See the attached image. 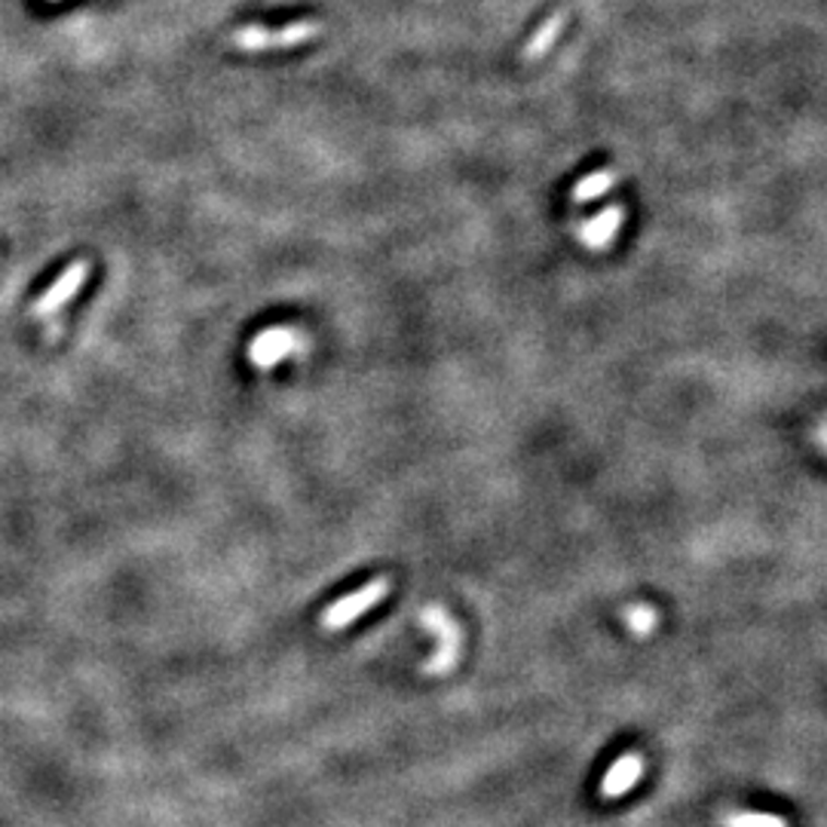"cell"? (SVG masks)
I'll use <instances>...</instances> for the list:
<instances>
[{
	"label": "cell",
	"mask_w": 827,
	"mask_h": 827,
	"mask_svg": "<svg viewBox=\"0 0 827 827\" xmlns=\"http://www.w3.org/2000/svg\"><path fill=\"white\" fill-rule=\"evenodd\" d=\"M723 827H788L779 815H766V812H739L733 818H726Z\"/></svg>",
	"instance_id": "obj_11"
},
{
	"label": "cell",
	"mask_w": 827,
	"mask_h": 827,
	"mask_svg": "<svg viewBox=\"0 0 827 827\" xmlns=\"http://www.w3.org/2000/svg\"><path fill=\"white\" fill-rule=\"evenodd\" d=\"M619 227H623V209H619V205H610L604 212H598L592 221L582 224L579 239H582L589 249H607Z\"/></svg>",
	"instance_id": "obj_7"
},
{
	"label": "cell",
	"mask_w": 827,
	"mask_h": 827,
	"mask_svg": "<svg viewBox=\"0 0 827 827\" xmlns=\"http://www.w3.org/2000/svg\"><path fill=\"white\" fill-rule=\"evenodd\" d=\"M640 776H643V757L635 754V751H628V754H623V757L607 769V776L601 781V796L616 800V796L628 794L640 781Z\"/></svg>",
	"instance_id": "obj_6"
},
{
	"label": "cell",
	"mask_w": 827,
	"mask_h": 827,
	"mask_svg": "<svg viewBox=\"0 0 827 827\" xmlns=\"http://www.w3.org/2000/svg\"><path fill=\"white\" fill-rule=\"evenodd\" d=\"M623 619H625V625L635 631V635L643 638V635H650L655 625H659V613H655L653 607H647V604H635V607L625 610Z\"/></svg>",
	"instance_id": "obj_10"
},
{
	"label": "cell",
	"mask_w": 827,
	"mask_h": 827,
	"mask_svg": "<svg viewBox=\"0 0 827 827\" xmlns=\"http://www.w3.org/2000/svg\"><path fill=\"white\" fill-rule=\"evenodd\" d=\"M322 34V22H312V19H304V22H292L280 32H270V28H258V25H249V28H239V32L231 37L234 47L246 49V52H264V49H292L307 44L312 37Z\"/></svg>",
	"instance_id": "obj_1"
},
{
	"label": "cell",
	"mask_w": 827,
	"mask_h": 827,
	"mask_svg": "<svg viewBox=\"0 0 827 827\" xmlns=\"http://www.w3.org/2000/svg\"><path fill=\"white\" fill-rule=\"evenodd\" d=\"M616 181H619V173H616V169H601V173H594L589 175V178L577 181L574 200H577V203L598 200V197H604V193H610V190L616 188Z\"/></svg>",
	"instance_id": "obj_9"
},
{
	"label": "cell",
	"mask_w": 827,
	"mask_h": 827,
	"mask_svg": "<svg viewBox=\"0 0 827 827\" xmlns=\"http://www.w3.org/2000/svg\"><path fill=\"white\" fill-rule=\"evenodd\" d=\"M86 276H90V264H86V261H78V264L68 267L62 276L44 292V297L34 304V316H52L59 307H64V304L83 288Z\"/></svg>",
	"instance_id": "obj_4"
},
{
	"label": "cell",
	"mask_w": 827,
	"mask_h": 827,
	"mask_svg": "<svg viewBox=\"0 0 827 827\" xmlns=\"http://www.w3.org/2000/svg\"><path fill=\"white\" fill-rule=\"evenodd\" d=\"M295 350V334L288 328H270L261 331L249 346V359L255 362V368H273L280 365L288 353Z\"/></svg>",
	"instance_id": "obj_5"
},
{
	"label": "cell",
	"mask_w": 827,
	"mask_h": 827,
	"mask_svg": "<svg viewBox=\"0 0 827 827\" xmlns=\"http://www.w3.org/2000/svg\"><path fill=\"white\" fill-rule=\"evenodd\" d=\"M390 589H392V582L387 577L371 579L368 586H362L359 592L346 594V598H341V601H334L331 607H326V613H322V628H328V631H341L344 625H350L353 619H359L362 613H368V610L375 607L380 598H387Z\"/></svg>",
	"instance_id": "obj_2"
},
{
	"label": "cell",
	"mask_w": 827,
	"mask_h": 827,
	"mask_svg": "<svg viewBox=\"0 0 827 827\" xmlns=\"http://www.w3.org/2000/svg\"><path fill=\"white\" fill-rule=\"evenodd\" d=\"M421 623L438 638V650H436V655L426 662V672L429 674L448 672L453 662H457V653H460V628L453 625L451 616H448L441 607L423 610Z\"/></svg>",
	"instance_id": "obj_3"
},
{
	"label": "cell",
	"mask_w": 827,
	"mask_h": 827,
	"mask_svg": "<svg viewBox=\"0 0 827 827\" xmlns=\"http://www.w3.org/2000/svg\"><path fill=\"white\" fill-rule=\"evenodd\" d=\"M564 25H567V13H555V16H548L546 25H543V28H540V32L533 34L531 40H528V47H524L521 56H524L528 62H533V59H543L548 49H552V44L562 37Z\"/></svg>",
	"instance_id": "obj_8"
}]
</instances>
